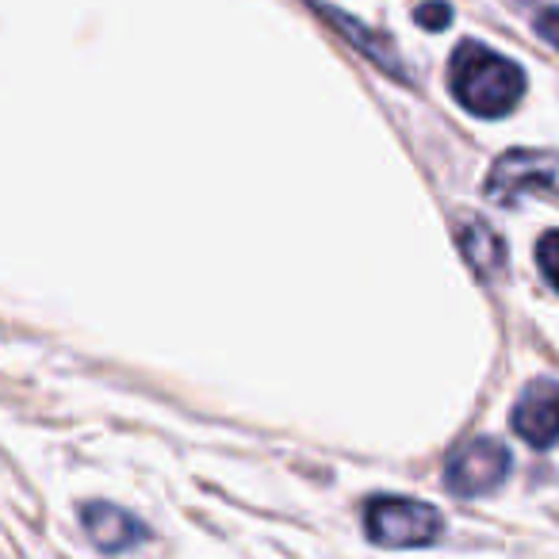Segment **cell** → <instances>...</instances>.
<instances>
[{"instance_id":"cell-1","label":"cell","mask_w":559,"mask_h":559,"mask_svg":"<svg viewBox=\"0 0 559 559\" xmlns=\"http://www.w3.org/2000/svg\"><path fill=\"white\" fill-rule=\"evenodd\" d=\"M449 88L472 116H510L525 96V73L483 43H460L449 62Z\"/></svg>"},{"instance_id":"cell-2","label":"cell","mask_w":559,"mask_h":559,"mask_svg":"<svg viewBox=\"0 0 559 559\" xmlns=\"http://www.w3.org/2000/svg\"><path fill=\"white\" fill-rule=\"evenodd\" d=\"M441 525V513L418 498L380 495L365 510V528L380 548H418V544L437 540Z\"/></svg>"},{"instance_id":"cell-3","label":"cell","mask_w":559,"mask_h":559,"mask_svg":"<svg viewBox=\"0 0 559 559\" xmlns=\"http://www.w3.org/2000/svg\"><path fill=\"white\" fill-rule=\"evenodd\" d=\"M487 195L513 207L521 195H559V154L551 150H510L487 173Z\"/></svg>"},{"instance_id":"cell-4","label":"cell","mask_w":559,"mask_h":559,"mask_svg":"<svg viewBox=\"0 0 559 559\" xmlns=\"http://www.w3.org/2000/svg\"><path fill=\"white\" fill-rule=\"evenodd\" d=\"M513 467V456L502 441H490V437H475V441L460 444L456 452L444 464V487L452 495H490L495 487H502L506 475Z\"/></svg>"},{"instance_id":"cell-5","label":"cell","mask_w":559,"mask_h":559,"mask_svg":"<svg viewBox=\"0 0 559 559\" xmlns=\"http://www.w3.org/2000/svg\"><path fill=\"white\" fill-rule=\"evenodd\" d=\"M513 433L533 449H551L559 441V383L536 380L521 391L513 406Z\"/></svg>"},{"instance_id":"cell-6","label":"cell","mask_w":559,"mask_h":559,"mask_svg":"<svg viewBox=\"0 0 559 559\" xmlns=\"http://www.w3.org/2000/svg\"><path fill=\"white\" fill-rule=\"evenodd\" d=\"M81 521H85L93 544L104 551H123L146 540V525H142L139 518H131L127 510H119V506L88 502L85 510H81Z\"/></svg>"},{"instance_id":"cell-7","label":"cell","mask_w":559,"mask_h":559,"mask_svg":"<svg viewBox=\"0 0 559 559\" xmlns=\"http://www.w3.org/2000/svg\"><path fill=\"white\" fill-rule=\"evenodd\" d=\"M456 241L460 249H464V257L475 264V272H483V276H495V272H502L506 264V241L498 238L495 230H490L483 218H464L456 230Z\"/></svg>"},{"instance_id":"cell-8","label":"cell","mask_w":559,"mask_h":559,"mask_svg":"<svg viewBox=\"0 0 559 559\" xmlns=\"http://www.w3.org/2000/svg\"><path fill=\"white\" fill-rule=\"evenodd\" d=\"M322 12H326V16L337 24V32H345V35H349V39L357 43V47L365 50V55L372 58V62H380L383 70H388V73H395V78H399V73H403L395 62H391V58H395V55H391V50H388V43H383V39H376V35H372V39H368V35H360V32H357V24H353L349 16H337V12H330V9H322Z\"/></svg>"},{"instance_id":"cell-9","label":"cell","mask_w":559,"mask_h":559,"mask_svg":"<svg viewBox=\"0 0 559 559\" xmlns=\"http://www.w3.org/2000/svg\"><path fill=\"white\" fill-rule=\"evenodd\" d=\"M536 264H540L544 280L559 292V230H548L536 241Z\"/></svg>"},{"instance_id":"cell-10","label":"cell","mask_w":559,"mask_h":559,"mask_svg":"<svg viewBox=\"0 0 559 559\" xmlns=\"http://www.w3.org/2000/svg\"><path fill=\"white\" fill-rule=\"evenodd\" d=\"M414 16H418V24L426 27V32H441V27H449L452 12H449V4H441V0H429V4H421Z\"/></svg>"},{"instance_id":"cell-11","label":"cell","mask_w":559,"mask_h":559,"mask_svg":"<svg viewBox=\"0 0 559 559\" xmlns=\"http://www.w3.org/2000/svg\"><path fill=\"white\" fill-rule=\"evenodd\" d=\"M536 35L559 50V9H544L540 16H536Z\"/></svg>"}]
</instances>
